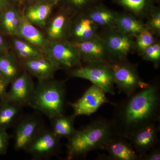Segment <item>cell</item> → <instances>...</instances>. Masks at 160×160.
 Listing matches in <instances>:
<instances>
[{
    "instance_id": "obj_1",
    "label": "cell",
    "mask_w": 160,
    "mask_h": 160,
    "mask_svg": "<svg viewBox=\"0 0 160 160\" xmlns=\"http://www.w3.org/2000/svg\"><path fill=\"white\" fill-rule=\"evenodd\" d=\"M114 106L112 122L118 134L127 139L141 128L160 123V83H150Z\"/></svg>"
},
{
    "instance_id": "obj_2",
    "label": "cell",
    "mask_w": 160,
    "mask_h": 160,
    "mask_svg": "<svg viewBox=\"0 0 160 160\" xmlns=\"http://www.w3.org/2000/svg\"><path fill=\"white\" fill-rule=\"evenodd\" d=\"M111 120L98 118L77 130L66 144L67 159L85 158L89 152L105 150L107 144L118 135Z\"/></svg>"
},
{
    "instance_id": "obj_3",
    "label": "cell",
    "mask_w": 160,
    "mask_h": 160,
    "mask_svg": "<svg viewBox=\"0 0 160 160\" xmlns=\"http://www.w3.org/2000/svg\"><path fill=\"white\" fill-rule=\"evenodd\" d=\"M66 96L65 81L53 78L38 82L27 105L50 120L64 114Z\"/></svg>"
},
{
    "instance_id": "obj_4",
    "label": "cell",
    "mask_w": 160,
    "mask_h": 160,
    "mask_svg": "<svg viewBox=\"0 0 160 160\" xmlns=\"http://www.w3.org/2000/svg\"><path fill=\"white\" fill-rule=\"evenodd\" d=\"M85 65L70 70V77L90 81L106 93L115 94L114 80L111 64L104 62L84 63Z\"/></svg>"
},
{
    "instance_id": "obj_5",
    "label": "cell",
    "mask_w": 160,
    "mask_h": 160,
    "mask_svg": "<svg viewBox=\"0 0 160 160\" xmlns=\"http://www.w3.org/2000/svg\"><path fill=\"white\" fill-rule=\"evenodd\" d=\"M111 66L119 93L129 96L139 89L148 87L150 84L141 78L137 66L128 60L111 63Z\"/></svg>"
},
{
    "instance_id": "obj_6",
    "label": "cell",
    "mask_w": 160,
    "mask_h": 160,
    "mask_svg": "<svg viewBox=\"0 0 160 160\" xmlns=\"http://www.w3.org/2000/svg\"><path fill=\"white\" fill-rule=\"evenodd\" d=\"M99 35L102 40L110 64L126 61L129 54L135 52L134 39L115 27L104 29L102 34Z\"/></svg>"
},
{
    "instance_id": "obj_7",
    "label": "cell",
    "mask_w": 160,
    "mask_h": 160,
    "mask_svg": "<svg viewBox=\"0 0 160 160\" xmlns=\"http://www.w3.org/2000/svg\"><path fill=\"white\" fill-rule=\"evenodd\" d=\"M45 56L63 68L71 70L82 66L79 52L72 42L67 40L50 41Z\"/></svg>"
},
{
    "instance_id": "obj_8",
    "label": "cell",
    "mask_w": 160,
    "mask_h": 160,
    "mask_svg": "<svg viewBox=\"0 0 160 160\" xmlns=\"http://www.w3.org/2000/svg\"><path fill=\"white\" fill-rule=\"evenodd\" d=\"M60 140L51 129L43 127L29 144L26 151L33 159H47L58 154L61 149Z\"/></svg>"
},
{
    "instance_id": "obj_9",
    "label": "cell",
    "mask_w": 160,
    "mask_h": 160,
    "mask_svg": "<svg viewBox=\"0 0 160 160\" xmlns=\"http://www.w3.org/2000/svg\"><path fill=\"white\" fill-rule=\"evenodd\" d=\"M106 92L99 87L92 84L82 97L76 102L70 103L73 114L78 116H89L94 113L99 108L106 103L114 106L115 103L109 101L106 96Z\"/></svg>"
},
{
    "instance_id": "obj_10",
    "label": "cell",
    "mask_w": 160,
    "mask_h": 160,
    "mask_svg": "<svg viewBox=\"0 0 160 160\" xmlns=\"http://www.w3.org/2000/svg\"><path fill=\"white\" fill-rule=\"evenodd\" d=\"M43 127L36 116H29L20 120L14 131V148L16 151H26L29 144Z\"/></svg>"
},
{
    "instance_id": "obj_11",
    "label": "cell",
    "mask_w": 160,
    "mask_h": 160,
    "mask_svg": "<svg viewBox=\"0 0 160 160\" xmlns=\"http://www.w3.org/2000/svg\"><path fill=\"white\" fill-rule=\"evenodd\" d=\"M99 26L84 12L72 17L69 25L68 36L71 42H86L98 35Z\"/></svg>"
},
{
    "instance_id": "obj_12",
    "label": "cell",
    "mask_w": 160,
    "mask_h": 160,
    "mask_svg": "<svg viewBox=\"0 0 160 160\" xmlns=\"http://www.w3.org/2000/svg\"><path fill=\"white\" fill-rule=\"evenodd\" d=\"M150 124L141 128L127 138L136 152L140 157L159 145L158 133L160 126Z\"/></svg>"
},
{
    "instance_id": "obj_13",
    "label": "cell",
    "mask_w": 160,
    "mask_h": 160,
    "mask_svg": "<svg viewBox=\"0 0 160 160\" xmlns=\"http://www.w3.org/2000/svg\"><path fill=\"white\" fill-rule=\"evenodd\" d=\"M10 84L5 99L22 106L27 105L35 88L31 76L25 70Z\"/></svg>"
},
{
    "instance_id": "obj_14",
    "label": "cell",
    "mask_w": 160,
    "mask_h": 160,
    "mask_svg": "<svg viewBox=\"0 0 160 160\" xmlns=\"http://www.w3.org/2000/svg\"><path fill=\"white\" fill-rule=\"evenodd\" d=\"M72 42L74 44L79 52L82 62H104L110 64L102 40L99 35L86 42Z\"/></svg>"
},
{
    "instance_id": "obj_15",
    "label": "cell",
    "mask_w": 160,
    "mask_h": 160,
    "mask_svg": "<svg viewBox=\"0 0 160 160\" xmlns=\"http://www.w3.org/2000/svg\"><path fill=\"white\" fill-rule=\"evenodd\" d=\"M22 65L38 82L54 78L56 72L61 69L58 64L45 56L23 61Z\"/></svg>"
},
{
    "instance_id": "obj_16",
    "label": "cell",
    "mask_w": 160,
    "mask_h": 160,
    "mask_svg": "<svg viewBox=\"0 0 160 160\" xmlns=\"http://www.w3.org/2000/svg\"><path fill=\"white\" fill-rule=\"evenodd\" d=\"M18 37L36 47L44 56L48 50L50 41L43 35L35 25L29 22L24 14H21Z\"/></svg>"
},
{
    "instance_id": "obj_17",
    "label": "cell",
    "mask_w": 160,
    "mask_h": 160,
    "mask_svg": "<svg viewBox=\"0 0 160 160\" xmlns=\"http://www.w3.org/2000/svg\"><path fill=\"white\" fill-rule=\"evenodd\" d=\"M105 150L109 155L104 159L109 160H139V156L136 152L128 139L118 135L110 141Z\"/></svg>"
},
{
    "instance_id": "obj_18",
    "label": "cell",
    "mask_w": 160,
    "mask_h": 160,
    "mask_svg": "<svg viewBox=\"0 0 160 160\" xmlns=\"http://www.w3.org/2000/svg\"><path fill=\"white\" fill-rule=\"evenodd\" d=\"M160 0H112L116 5L122 8L138 18L147 19L152 11L158 6Z\"/></svg>"
},
{
    "instance_id": "obj_19",
    "label": "cell",
    "mask_w": 160,
    "mask_h": 160,
    "mask_svg": "<svg viewBox=\"0 0 160 160\" xmlns=\"http://www.w3.org/2000/svg\"><path fill=\"white\" fill-rule=\"evenodd\" d=\"M72 18V15L62 9L53 18L47 29L49 41L67 40Z\"/></svg>"
},
{
    "instance_id": "obj_20",
    "label": "cell",
    "mask_w": 160,
    "mask_h": 160,
    "mask_svg": "<svg viewBox=\"0 0 160 160\" xmlns=\"http://www.w3.org/2000/svg\"><path fill=\"white\" fill-rule=\"evenodd\" d=\"M115 27L124 34L134 39L146 29L144 21L125 11L118 12Z\"/></svg>"
},
{
    "instance_id": "obj_21",
    "label": "cell",
    "mask_w": 160,
    "mask_h": 160,
    "mask_svg": "<svg viewBox=\"0 0 160 160\" xmlns=\"http://www.w3.org/2000/svg\"><path fill=\"white\" fill-rule=\"evenodd\" d=\"M83 12L99 27L104 29L115 27V22L118 12L109 9L102 2L93 5Z\"/></svg>"
},
{
    "instance_id": "obj_22",
    "label": "cell",
    "mask_w": 160,
    "mask_h": 160,
    "mask_svg": "<svg viewBox=\"0 0 160 160\" xmlns=\"http://www.w3.org/2000/svg\"><path fill=\"white\" fill-rule=\"evenodd\" d=\"M53 6L46 0H43L29 5L24 13V16L35 26L43 27L46 25Z\"/></svg>"
},
{
    "instance_id": "obj_23",
    "label": "cell",
    "mask_w": 160,
    "mask_h": 160,
    "mask_svg": "<svg viewBox=\"0 0 160 160\" xmlns=\"http://www.w3.org/2000/svg\"><path fill=\"white\" fill-rule=\"evenodd\" d=\"M23 106L6 99L0 100V129L7 130L19 119Z\"/></svg>"
},
{
    "instance_id": "obj_24",
    "label": "cell",
    "mask_w": 160,
    "mask_h": 160,
    "mask_svg": "<svg viewBox=\"0 0 160 160\" xmlns=\"http://www.w3.org/2000/svg\"><path fill=\"white\" fill-rule=\"evenodd\" d=\"M21 16L18 11L11 4L0 11V28L6 34L18 37Z\"/></svg>"
},
{
    "instance_id": "obj_25",
    "label": "cell",
    "mask_w": 160,
    "mask_h": 160,
    "mask_svg": "<svg viewBox=\"0 0 160 160\" xmlns=\"http://www.w3.org/2000/svg\"><path fill=\"white\" fill-rule=\"evenodd\" d=\"M16 56L11 52L0 54V73L10 84L22 72Z\"/></svg>"
},
{
    "instance_id": "obj_26",
    "label": "cell",
    "mask_w": 160,
    "mask_h": 160,
    "mask_svg": "<svg viewBox=\"0 0 160 160\" xmlns=\"http://www.w3.org/2000/svg\"><path fill=\"white\" fill-rule=\"evenodd\" d=\"M76 116L74 114L66 116L62 114L50 120L51 130L59 138L68 139L74 134L77 130L74 128V121Z\"/></svg>"
},
{
    "instance_id": "obj_27",
    "label": "cell",
    "mask_w": 160,
    "mask_h": 160,
    "mask_svg": "<svg viewBox=\"0 0 160 160\" xmlns=\"http://www.w3.org/2000/svg\"><path fill=\"white\" fill-rule=\"evenodd\" d=\"M12 45L17 56L22 62L44 56L36 47L21 38H13Z\"/></svg>"
},
{
    "instance_id": "obj_28",
    "label": "cell",
    "mask_w": 160,
    "mask_h": 160,
    "mask_svg": "<svg viewBox=\"0 0 160 160\" xmlns=\"http://www.w3.org/2000/svg\"><path fill=\"white\" fill-rule=\"evenodd\" d=\"M102 2V0H62L60 3L62 9L72 15L81 13L93 5Z\"/></svg>"
},
{
    "instance_id": "obj_29",
    "label": "cell",
    "mask_w": 160,
    "mask_h": 160,
    "mask_svg": "<svg viewBox=\"0 0 160 160\" xmlns=\"http://www.w3.org/2000/svg\"><path fill=\"white\" fill-rule=\"evenodd\" d=\"M157 41L156 36L146 28L134 38L135 51L141 56L146 48Z\"/></svg>"
},
{
    "instance_id": "obj_30",
    "label": "cell",
    "mask_w": 160,
    "mask_h": 160,
    "mask_svg": "<svg viewBox=\"0 0 160 160\" xmlns=\"http://www.w3.org/2000/svg\"><path fill=\"white\" fill-rule=\"evenodd\" d=\"M143 60L152 63L154 68L158 69L160 64V43L158 41L146 48L141 56Z\"/></svg>"
},
{
    "instance_id": "obj_31",
    "label": "cell",
    "mask_w": 160,
    "mask_h": 160,
    "mask_svg": "<svg viewBox=\"0 0 160 160\" xmlns=\"http://www.w3.org/2000/svg\"><path fill=\"white\" fill-rule=\"evenodd\" d=\"M145 23L146 28L156 36H160V8L157 6L152 11Z\"/></svg>"
},
{
    "instance_id": "obj_32",
    "label": "cell",
    "mask_w": 160,
    "mask_h": 160,
    "mask_svg": "<svg viewBox=\"0 0 160 160\" xmlns=\"http://www.w3.org/2000/svg\"><path fill=\"white\" fill-rule=\"evenodd\" d=\"M10 137L7 130L0 129V157L4 155L7 152Z\"/></svg>"
},
{
    "instance_id": "obj_33",
    "label": "cell",
    "mask_w": 160,
    "mask_h": 160,
    "mask_svg": "<svg viewBox=\"0 0 160 160\" xmlns=\"http://www.w3.org/2000/svg\"><path fill=\"white\" fill-rule=\"evenodd\" d=\"M160 160V148L159 145L140 156L139 159V160Z\"/></svg>"
},
{
    "instance_id": "obj_34",
    "label": "cell",
    "mask_w": 160,
    "mask_h": 160,
    "mask_svg": "<svg viewBox=\"0 0 160 160\" xmlns=\"http://www.w3.org/2000/svg\"><path fill=\"white\" fill-rule=\"evenodd\" d=\"M9 83L0 73V100L6 98L7 93V88Z\"/></svg>"
},
{
    "instance_id": "obj_35",
    "label": "cell",
    "mask_w": 160,
    "mask_h": 160,
    "mask_svg": "<svg viewBox=\"0 0 160 160\" xmlns=\"http://www.w3.org/2000/svg\"><path fill=\"white\" fill-rule=\"evenodd\" d=\"M9 51L6 40L2 35L0 33V54L6 53Z\"/></svg>"
},
{
    "instance_id": "obj_36",
    "label": "cell",
    "mask_w": 160,
    "mask_h": 160,
    "mask_svg": "<svg viewBox=\"0 0 160 160\" xmlns=\"http://www.w3.org/2000/svg\"><path fill=\"white\" fill-rule=\"evenodd\" d=\"M11 2V0H0V11L10 6Z\"/></svg>"
},
{
    "instance_id": "obj_37",
    "label": "cell",
    "mask_w": 160,
    "mask_h": 160,
    "mask_svg": "<svg viewBox=\"0 0 160 160\" xmlns=\"http://www.w3.org/2000/svg\"><path fill=\"white\" fill-rule=\"evenodd\" d=\"M46 1L52 6H54L60 4L62 0H46Z\"/></svg>"
},
{
    "instance_id": "obj_38",
    "label": "cell",
    "mask_w": 160,
    "mask_h": 160,
    "mask_svg": "<svg viewBox=\"0 0 160 160\" xmlns=\"http://www.w3.org/2000/svg\"><path fill=\"white\" fill-rule=\"evenodd\" d=\"M26 2H28L29 3V5H32V4H35V3L38 2H41V1H43V0H24Z\"/></svg>"
},
{
    "instance_id": "obj_39",
    "label": "cell",
    "mask_w": 160,
    "mask_h": 160,
    "mask_svg": "<svg viewBox=\"0 0 160 160\" xmlns=\"http://www.w3.org/2000/svg\"><path fill=\"white\" fill-rule=\"evenodd\" d=\"M12 1V2H15L19 3L22 2L23 1H24V0H11V1Z\"/></svg>"
}]
</instances>
